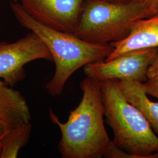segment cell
<instances>
[{
  "label": "cell",
  "mask_w": 158,
  "mask_h": 158,
  "mask_svg": "<svg viewBox=\"0 0 158 158\" xmlns=\"http://www.w3.org/2000/svg\"><path fill=\"white\" fill-rule=\"evenodd\" d=\"M83 94L78 106L62 123L49 109L52 122L61 131L59 149L63 158L104 157L111 141L104 123L100 82L86 76L80 83Z\"/></svg>",
  "instance_id": "1"
},
{
  "label": "cell",
  "mask_w": 158,
  "mask_h": 158,
  "mask_svg": "<svg viewBox=\"0 0 158 158\" xmlns=\"http://www.w3.org/2000/svg\"><path fill=\"white\" fill-rule=\"evenodd\" d=\"M10 1H11V2H18V0H10Z\"/></svg>",
  "instance_id": "17"
},
{
  "label": "cell",
  "mask_w": 158,
  "mask_h": 158,
  "mask_svg": "<svg viewBox=\"0 0 158 158\" xmlns=\"http://www.w3.org/2000/svg\"><path fill=\"white\" fill-rule=\"evenodd\" d=\"M32 125L27 123L11 130L2 139L1 158H15L19 150L28 142Z\"/></svg>",
  "instance_id": "11"
},
{
  "label": "cell",
  "mask_w": 158,
  "mask_h": 158,
  "mask_svg": "<svg viewBox=\"0 0 158 158\" xmlns=\"http://www.w3.org/2000/svg\"><path fill=\"white\" fill-rule=\"evenodd\" d=\"M2 139L0 138V158H1V154L2 151Z\"/></svg>",
  "instance_id": "15"
},
{
  "label": "cell",
  "mask_w": 158,
  "mask_h": 158,
  "mask_svg": "<svg viewBox=\"0 0 158 158\" xmlns=\"http://www.w3.org/2000/svg\"><path fill=\"white\" fill-rule=\"evenodd\" d=\"M157 76H158V49L155 57L147 72L148 79H151Z\"/></svg>",
  "instance_id": "14"
},
{
  "label": "cell",
  "mask_w": 158,
  "mask_h": 158,
  "mask_svg": "<svg viewBox=\"0 0 158 158\" xmlns=\"http://www.w3.org/2000/svg\"><path fill=\"white\" fill-rule=\"evenodd\" d=\"M10 6L18 21L36 34L51 52L55 64V72L46 88L52 96H58L62 93L68 79L79 69L90 63L105 60L113 51L110 44L89 42L73 34L60 31L40 23L18 2H11Z\"/></svg>",
  "instance_id": "2"
},
{
  "label": "cell",
  "mask_w": 158,
  "mask_h": 158,
  "mask_svg": "<svg viewBox=\"0 0 158 158\" xmlns=\"http://www.w3.org/2000/svg\"><path fill=\"white\" fill-rule=\"evenodd\" d=\"M148 17L138 0H90L83 6L74 35L87 42L108 44L125 38L134 23Z\"/></svg>",
  "instance_id": "4"
},
{
  "label": "cell",
  "mask_w": 158,
  "mask_h": 158,
  "mask_svg": "<svg viewBox=\"0 0 158 158\" xmlns=\"http://www.w3.org/2000/svg\"><path fill=\"white\" fill-rule=\"evenodd\" d=\"M158 48H148L124 53L110 60L90 63L84 66L86 76L99 82L108 80H132L145 83L147 72Z\"/></svg>",
  "instance_id": "5"
},
{
  "label": "cell",
  "mask_w": 158,
  "mask_h": 158,
  "mask_svg": "<svg viewBox=\"0 0 158 158\" xmlns=\"http://www.w3.org/2000/svg\"><path fill=\"white\" fill-rule=\"evenodd\" d=\"M109 1H118V2H127L132 0H109Z\"/></svg>",
  "instance_id": "16"
},
{
  "label": "cell",
  "mask_w": 158,
  "mask_h": 158,
  "mask_svg": "<svg viewBox=\"0 0 158 158\" xmlns=\"http://www.w3.org/2000/svg\"><path fill=\"white\" fill-rule=\"evenodd\" d=\"M145 8L148 17L158 15V0H138Z\"/></svg>",
  "instance_id": "13"
},
{
  "label": "cell",
  "mask_w": 158,
  "mask_h": 158,
  "mask_svg": "<svg viewBox=\"0 0 158 158\" xmlns=\"http://www.w3.org/2000/svg\"><path fill=\"white\" fill-rule=\"evenodd\" d=\"M38 59L53 61L47 46L32 32L14 42H0V78L13 87L25 78L24 66Z\"/></svg>",
  "instance_id": "6"
},
{
  "label": "cell",
  "mask_w": 158,
  "mask_h": 158,
  "mask_svg": "<svg viewBox=\"0 0 158 158\" xmlns=\"http://www.w3.org/2000/svg\"><path fill=\"white\" fill-rule=\"evenodd\" d=\"M143 89L147 95L154 97L158 100V76L142 83Z\"/></svg>",
  "instance_id": "12"
},
{
  "label": "cell",
  "mask_w": 158,
  "mask_h": 158,
  "mask_svg": "<svg viewBox=\"0 0 158 158\" xmlns=\"http://www.w3.org/2000/svg\"><path fill=\"white\" fill-rule=\"evenodd\" d=\"M120 87L128 102L138 108L158 134V102H152L142 86V83L132 80H119Z\"/></svg>",
  "instance_id": "10"
},
{
  "label": "cell",
  "mask_w": 158,
  "mask_h": 158,
  "mask_svg": "<svg viewBox=\"0 0 158 158\" xmlns=\"http://www.w3.org/2000/svg\"><path fill=\"white\" fill-rule=\"evenodd\" d=\"M113 51L105 60L131 51L148 48H158V15L136 21L124 40L110 44Z\"/></svg>",
  "instance_id": "9"
},
{
  "label": "cell",
  "mask_w": 158,
  "mask_h": 158,
  "mask_svg": "<svg viewBox=\"0 0 158 158\" xmlns=\"http://www.w3.org/2000/svg\"><path fill=\"white\" fill-rule=\"evenodd\" d=\"M84 0H20L24 10L36 20L57 30L73 34Z\"/></svg>",
  "instance_id": "7"
},
{
  "label": "cell",
  "mask_w": 158,
  "mask_h": 158,
  "mask_svg": "<svg viewBox=\"0 0 158 158\" xmlns=\"http://www.w3.org/2000/svg\"><path fill=\"white\" fill-rule=\"evenodd\" d=\"M31 119L28 103L19 91L0 81V138Z\"/></svg>",
  "instance_id": "8"
},
{
  "label": "cell",
  "mask_w": 158,
  "mask_h": 158,
  "mask_svg": "<svg viewBox=\"0 0 158 158\" xmlns=\"http://www.w3.org/2000/svg\"><path fill=\"white\" fill-rule=\"evenodd\" d=\"M100 85L114 143L135 158H158V136L141 111L127 100L118 80H108Z\"/></svg>",
  "instance_id": "3"
}]
</instances>
